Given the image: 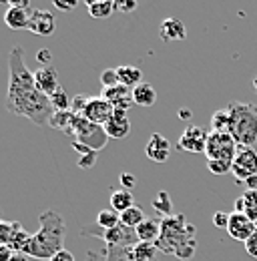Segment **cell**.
I'll return each mask as SVG.
<instances>
[{"label":"cell","mask_w":257,"mask_h":261,"mask_svg":"<svg viewBox=\"0 0 257 261\" xmlns=\"http://www.w3.org/2000/svg\"><path fill=\"white\" fill-rule=\"evenodd\" d=\"M6 109L32 121L38 127L50 123L53 107L50 98L36 89L34 72L24 63V48L20 44L12 46L8 55V89H6Z\"/></svg>","instance_id":"6da1fadb"},{"label":"cell","mask_w":257,"mask_h":261,"mask_svg":"<svg viewBox=\"0 0 257 261\" xmlns=\"http://www.w3.org/2000/svg\"><path fill=\"white\" fill-rule=\"evenodd\" d=\"M40 227L31 237V243L27 247V255L32 259H50L55 253L64 249V237H66V225L61 213L55 209H44L38 217Z\"/></svg>","instance_id":"7a4b0ae2"},{"label":"cell","mask_w":257,"mask_h":261,"mask_svg":"<svg viewBox=\"0 0 257 261\" xmlns=\"http://www.w3.org/2000/svg\"><path fill=\"white\" fill-rule=\"evenodd\" d=\"M231 127L229 135L239 147H253L257 143V105L253 102H231Z\"/></svg>","instance_id":"3957f363"},{"label":"cell","mask_w":257,"mask_h":261,"mask_svg":"<svg viewBox=\"0 0 257 261\" xmlns=\"http://www.w3.org/2000/svg\"><path fill=\"white\" fill-rule=\"evenodd\" d=\"M81 235L85 237H100L105 241L107 247H135L139 243V237L135 233V229L125 227L123 223L115 229H102L96 223L85 225L81 229Z\"/></svg>","instance_id":"277c9868"},{"label":"cell","mask_w":257,"mask_h":261,"mask_svg":"<svg viewBox=\"0 0 257 261\" xmlns=\"http://www.w3.org/2000/svg\"><path fill=\"white\" fill-rule=\"evenodd\" d=\"M72 137H74L76 143H81V145L93 149L96 153H98L100 149H105L107 143H109V135H107L105 127H102V125H96V123H91L89 119H85V117H81V115H79L76 121H74Z\"/></svg>","instance_id":"5b68a950"},{"label":"cell","mask_w":257,"mask_h":261,"mask_svg":"<svg viewBox=\"0 0 257 261\" xmlns=\"http://www.w3.org/2000/svg\"><path fill=\"white\" fill-rule=\"evenodd\" d=\"M237 149H239V145L235 143V139L229 133L211 130L209 139H207L205 155H207V161H229V163H233V159L237 155Z\"/></svg>","instance_id":"8992f818"},{"label":"cell","mask_w":257,"mask_h":261,"mask_svg":"<svg viewBox=\"0 0 257 261\" xmlns=\"http://www.w3.org/2000/svg\"><path fill=\"white\" fill-rule=\"evenodd\" d=\"M231 173L237 181H247L249 177L257 175V151L253 147H239L237 155L231 165Z\"/></svg>","instance_id":"52a82bcc"},{"label":"cell","mask_w":257,"mask_h":261,"mask_svg":"<svg viewBox=\"0 0 257 261\" xmlns=\"http://www.w3.org/2000/svg\"><path fill=\"white\" fill-rule=\"evenodd\" d=\"M207 139H209V133L203 129V127H187L183 130V135L179 137V149L181 151H187V153H205V147H207Z\"/></svg>","instance_id":"ba28073f"},{"label":"cell","mask_w":257,"mask_h":261,"mask_svg":"<svg viewBox=\"0 0 257 261\" xmlns=\"http://www.w3.org/2000/svg\"><path fill=\"white\" fill-rule=\"evenodd\" d=\"M235 241H247L253 233H255V223L245 215V213H231L229 215V225H227V229H225Z\"/></svg>","instance_id":"9c48e42d"},{"label":"cell","mask_w":257,"mask_h":261,"mask_svg":"<svg viewBox=\"0 0 257 261\" xmlns=\"http://www.w3.org/2000/svg\"><path fill=\"white\" fill-rule=\"evenodd\" d=\"M113 113H115V107L109 100H105L102 97H91L85 113H83V117L89 119L91 123H96V125L105 127L107 121L113 117Z\"/></svg>","instance_id":"30bf717a"},{"label":"cell","mask_w":257,"mask_h":261,"mask_svg":"<svg viewBox=\"0 0 257 261\" xmlns=\"http://www.w3.org/2000/svg\"><path fill=\"white\" fill-rule=\"evenodd\" d=\"M34 83H36V89L42 95L50 97V95H55L61 89V85H59V70L53 65L40 66V68L34 70Z\"/></svg>","instance_id":"8fae6325"},{"label":"cell","mask_w":257,"mask_h":261,"mask_svg":"<svg viewBox=\"0 0 257 261\" xmlns=\"http://www.w3.org/2000/svg\"><path fill=\"white\" fill-rule=\"evenodd\" d=\"M57 31V20L55 14L50 10H42V8H34L31 16V24H29V33H34L38 36H50Z\"/></svg>","instance_id":"7c38bea8"},{"label":"cell","mask_w":257,"mask_h":261,"mask_svg":"<svg viewBox=\"0 0 257 261\" xmlns=\"http://www.w3.org/2000/svg\"><path fill=\"white\" fill-rule=\"evenodd\" d=\"M145 155L153 161V163H165L171 157V143L167 137H163L161 133H153L149 137V143L145 147Z\"/></svg>","instance_id":"4fadbf2b"},{"label":"cell","mask_w":257,"mask_h":261,"mask_svg":"<svg viewBox=\"0 0 257 261\" xmlns=\"http://www.w3.org/2000/svg\"><path fill=\"white\" fill-rule=\"evenodd\" d=\"M32 6H8L4 12V24L12 31H29Z\"/></svg>","instance_id":"5bb4252c"},{"label":"cell","mask_w":257,"mask_h":261,"mask_svg":"<svg viewBox=\"0 0 257 261\" xmlns=\"http://www.w3.org/2000/svg\"><path fill=\"white\" fill-rule=\"evenodd\" d=\"M98 97L109 100L115 107V111H125V113H128V109L133 105V91L127 89V87H123V85H117V87H111V89H102Z\"/></svg>","instance_id":"9a60e30c"},{"label":"cell","mask_w":257,"mask_h":261,"mask_svg":"<svg viewBox=\"0 0 257 261\" xmlns=\"http://www.w3.org/2000/svg\"><path fill=\"white\" fill-rule=\"evenodd\" d=\"M105 130L109 135V139H125L131 133V121L125 111H115L113 117L107 121Z\"/></svg>","instance_id":"2e32d148"},{"label":"cell","mask_w":257,"mask_h":261,"mask_svg":"<svg viewBox=\"0 0 257 261\" xmlns=\"http://www.w3.org/2000/svg\"><path fill=\"white\" fill-rule=\"evenodd\" d=\"M159 36L165 42H175V40H185L187 38V29L185 24L175 18V16H167L159 27Z\"/></svg>","instance_id":"e0dca14e"},{"label":"cell","mask_w":257,"mask_h":261,"mask_svg":"<svg viewBox=\"0 0 257 261\" xmlns=\"http://www.w3.org/2000/svg\"><path fill=\"white\" fill-rule=\"evenodd\" d=\"M135 233H137L141 243H157L161 237V221L153 219V217H147L139 227L135 229Z\"/></svg>","instance_id":"ac0fdd59"},{"label":"cell","mask_w":257,"mask_h":261,"mask_svg":"<svg viewBox=\"0 0 257 261\" xmlns=\"http://www.w3.org/2000/svg\"><path fill=\"white\" fill-rule=\"evenodd\" d=\"M117 74H119V85L127 87V89H135L137 85H141L143 81V72L139 66H133V65H121L117 66Z\"/></svg>","instance_id":"d6986e66"},{"label":"cell","mask_w":257,"mask_h":261,"mask_svg":"<svg viewBox=\"0 0 257 261\" xmlns=\"http://www.w3.org/2000/svg\"><path fill=\"white\" fill-rule=\"evenodd\" d=\"M133 102L139 107H153L157 102V91L149 83H141L133 89Z\"/></svg>","instance_id":"ffe728a7"},{"label":"cell","mask_w":257,"mask_h":261,"mask_svg":"<svg viewBox=\"0 0 257 261\" xmlns=\"http://www.w3.org/2000/svg\"><path fill=\"white\" fill-rule=\"evenodd\" d=\"M76 117H79V115H74L72 111H57V113H53V117H50V123H48V125H50L53 129L64 130L66 135H72Z\"/></svg>","instance_id":"44dd1931"},{"label":"cell","mask_w":257,"mask_h":261,"mask_svg":"<svg viewBox=\"0 0 257 261\" xmlns=\"http://www.w3.org/2000/svg\"><path fill=\"white\" fill-rule=\"evenodd\" d=\"M133 205H137V203L133 199V193L127 189H119V191L111 193V209H115L117 213H125Z\"/></svg>","instance_id":"7402d4cb"},{"label":"cell","mask_w":257,"mask_h":261,"mask_svg":"<svg viewBox=\"0 0 257 261\" xmlns=\"http://www.w3.org/2000/svg\"><path fill=\"white\" fill-rule=\"evenodd\" d=\"M145 219H147V217H145V211H143L139 205H133L125 213H121V223L128 229H137Z\"/></svg>","instance_id":"603a6c76"},{"label":"cell","mask_w":257,"mask_h":261,"mask_svg":"<svg viewBox=\"0 0 257 261\" xmlns=\"http://www.w3.org/2000/svg\"><path fill=\"white\" fill-rule=\"evenodd\" d=\"M87 8H89V14L93 16V18H109L111 16V12L115 10V6H113V2H109V0H87Z\"/></svg>","instance_id":"cb8c5ba5"},{"label":"cell","mask_w":257,"mask_h":261,"mask_svg":"<svg viewBox=\"0 0 257 261\" xmlns=\"http://www.w3.org/2000/svg\"><path fill=\"white\" fill-rule=\"evenodd\" d=\"M31 237H32L31 233L24 231V227L20 225V227H16V231H14V235H12L10 243H8V247H10L14 253H24L27 247H29V243H31Z\"/></svg>","instance_id":"d4e9b609"},{"label":"cell","mask_w":257,"mask_h":261,"mask_svg":"<svg viewBox=\"0 0 257 261\" xmlns=\"http://www.w3.org/2000/svg\"><path fill=\"white\" fill-rule=\"evenodd\" d=\"M96 225L102 229H115L121 225V213H117L115 209H102L96 215Z\"/></svg>","instance_id":"484cf974"},{"label":"cell","mask_w":257,"mask_h":261,"mask_svg":"<svg viewBox=\"0 0 257 261\" xmlns=\"http://www.w3.org/2000/svg\"><path fill=\"white\" fill-rule=\"evenodd\" d=\"M159 247L157 243H137L133 247V255H135V261H155V255H157Z\"/></svg>","instance_id":"4316f807"},{"label":"cell","mask_w":257,"mask_h":261,"mask_svg":"<svg viewBox=\"0 0 257 261\" xmlns=\"http://www.w3.org/2000/svg\"><path fill=\"white\" fill-rule=\"evenodd\" d=\"M151 205H153V209L161 213L163 217H171L173 215V201H171V195L167 193V191H159L155 199L151 201Z\"/></svg>","instance_id":"83f0119b"},{"label":"cell","mask_w":257,"mask_h":261,"mask_svg":"<svg viewBox=\"0 0 257 261\" xmlns=\"http://www.w3.org/2000/svg\"><path fill=\"white\" fill-rule=\"evenodd\" d=\"M211 127H213V130H219V133H229V127H231L229 109H219L211 115Z\"/></svg>","instance_id":"f1b7e54d"},{"label":"cell","mask_w":257,"mask_h":261,"mask_svg":"<svg viewBox=\"0 0 257 261\" xmlns=\"http://www.w3.org/2000/svg\"><path fill=\"white\" fill-rule=\"evenodd\" d=\"M102 261H135L133 247H107Z\"/></svg>","instance_id":"f546056e"},{"label":"cell","mask_w":257,"mask_h":261,"mask_svg":"<svg viewBox=\"0 0 257 261\" xmlns=\"http://www.w3.org/2000/svg\"><path fill=\"white\" fill-rule=\"evenodd\" d=\"M50 107H53V111L57 113V111H70V102H72V98L66 95V91H64L63 87L55 93V95H50Z\"/></svg>","instance_id":"4dcf8cb0"},{"label":"cell","mask_w":257,"mask_h":261,"mask_svg":"<svg viewBox=\"0 0 257 261\" xmlns=\"http://www.w3.org/2000/svg\"><path fill=\"white\" fill-rule=\"evenodd\" d=\"M16 227H20L18 221H4V219H0V245H8L10 243Z\"/></svg>","instance_id":"1f68e13d"},{"label":"cell","mask_w":257,"mask_h":261,"mask_svg":"<svg viewBox=\"0 0 257 261\" xmlns=\"http://www.w3.org/2000/svg\"><path fill=\"white\" fill-rule=\"evenodd\" d=\"M100 85H102V89L117 87V85H119V74H117V68H105V70L100 72Z\"/></svg>","instance_id":"d6a6232c"},{"label":"cell","mask_w":257,"mask_h":261,"mask_svg":"<svg viewBox=\"0 0 257 261\" xmlns=\"http://www.w3.org/2000/svg\"><path fill=\"white\" fill-rule=\"evenodd\" d=\"M89 100H91V97H89V95H76V97H72L70 111H72L74 115H81V117H83V113H85V109H87Z\"/></svg>","instance_id":"836d02e7"},{"label":"cell","mask_w":257,"mask_h":261,"mask_svg":"<svg viewBox=\"0 0 257 261\" xmlns=\"http://www.w3.org/2000/svg\"><path fill=\"white\" fill-rule=\"evenodd\" d=\"M231 165L229 161H207V169L213 173V175H227L229 171H231Z\"/></svg>","instance_id":"e575fe53"},{"label":"cell","mask_w":257,"mask_h":261,"mask_svg":"<svg viewBox=\"0 0 257 261\" xmlns=\"http://www.w3.org/2000/svg\"><path fill=\"white\" fill-rule=\"evenodd\" d=\"M79 169H93L96 165V153L95 151H91V153H87V155H79Z\"/></svg>","instance_id":"d590c367"},{"label":"cell","mask_w":257,"mask_h":261,"mask_svg":"<svg viewBox=\"0 0 257 261\" xmlns=\"http://www.w3.org/2000/svg\"><path fill=\"white\" fill-rule=\"evenodd\" d=\"M195 247H197V243H195V241H189V243L181 245V247L175 251V255H177L179 259H191L193 253H195Z\"/></svg>","instance_id":"8d00e7d4"},{"label":"cell","mask_w":257,"mask_h":261,"mask_svg":"<svg viewBox=\"0 0 257 261\" xmlns=\"http://www.w3.org/2000/svg\"><path fill=\"white\" fill-rule=\"evenodd\" d=\"M119 181H121L123 189H127V191H133L135 185H137V177H135L133 173H121V175H119Z\"/></svg>","instance_id":"74e56055"},{"label":"cell","mask_w":257,"mask_h":261,"mask_svg":"<svg viewBox=\"0 0 257 261\" xmlns=\"http://www.w3.org/2000/svg\"><path fill=\"white\" fill-rule=\"evenodd\" d=\"M113 6H115V12H123V14H127V12H133V10L137 8V2H135V0H127V2L117 0V2H113Z\"/></svg>","instance_id":"f35d334b"},{"label":"cell","mask_w":257,"mask_h":261,"mask_svg":"<svg viewBox=\"0 0 257 261\" xmlns=\"http://www.w3.org/2000/svg\"><path fill=\"white\" fill-rule=\"evenodd\" d=\"M229 215L231 213H225V211L213 213V225L219 229H227V225H229Z\"/></svg>","instance_id":"ab89813d"},{"label":"cell","mask_w":257,"mask_h":261,"mask_svg":"<svg viewBox=\"0 0 257 261\" xmlns=\"http://www.w3.org/2000/svg\"><path fill=\"white\" fill-rule=\"evenodd\" d=\"M245 249H247V253H249L253 259H257V231L245 241Z\"/></svg>","instance_id":"60d3db41"},{"label":"cell","mask_w":257,"mask_h":261,"mask_svg":"<svg viewBox=\"0 0 257 261\" xmlns=\"http://www.w3.org/2000/svg\"><path fill=\"white\" fill-rule=\"evenodd\" d=\"M243 199H245V211L251 209V207H257V191H245L243 193Z\"/></svg>","instance_id":"b9f144b4"},{"label":"cell","mask_w":257,"mask_h":261,"mask_svg":"<svg viewBox=\"0 0 257 261\" xmlns=\"http://www.w3.org/2000/svg\"><path fill=\"white\" fill-rule=\"evenodd\" d=\"M48 261H76V259H74V255L68 249H61L59 253H55Z\"/></svg>","instance_id":"7bdbcfd3"},{"label":"cell","mask_w":257,"mask_h":261,"mask_svg":"<svg viewBox=\"0 0 257 261\" xmlns=\"http://www.w3.org/2000/svg\"><path fill=\"white\" fill-rule=\"evenodd\" d=\"M53 6H55L57 10H61V12H70V10L76 8V2H61V0H55Z\"/></svg>","instance_id":"ee69618b"},{"label":"cell","mask_w":257,"mask_h":261,"mask_svg":"<svg viewBox=\"0 0 257 261\" xmlns=\"http://www.w3.org/2000/svg\"><path fill=\"white\" fill-rule=\"evenodd\" d=\"M36 61H38L40 65L48 66V63L53 61V55L48 53V48H42V50H38V55H36Z\"/></svg>","instance_id":"f6af8a7d"},{"label":"cell","mask_w":257,"mask_h":261,"mask_svg":"<svg viewBox=\"0 0 257 261\" xmlns=\"http://www.w3.org/2000/svg\"><path fill=\"white\" fill-rule=\"evenodd\" d=\"M12 253H14V251H12L8 245H0V261H10Z\"/></svg>","instance_id":"bcb514c9"},{"label":"cell","mask_w":257,"mask_h":261,"mask_svg":"<svg viewBox=\"0 0 257 261\" xmlns=\"http://www.w3.org/2000/svg\"><path fill=\"white\" fill-rule=\"evenodd\" d=\"M72 149H74L79 155H87V153H91V151H93V149H89V147H85V145H81V143H76V141H72Z\"/></svg>","instance_id":"7dc6e473"},{"label":"cell","mask_w":257,"mask_h":261,"mask_svg":"<svg viewBox=\"0 0 257 261\" xmlns=\"http://www.w3.org/2000/svg\"><path fill=\"white\" fill-rule=\"evenodd\" d=\"M235 213H245V199H243V195L235 199Z\"/></svg>","instance_id":"c3c4849f"},{"label":"cell","mask_w":257,"mask_h":261,"mask_svg":"<svg viewBox=\"0 0 257 261\" xmlns=\"http://www.w3.org/2000/svg\"><path fill=\"white\" fill-rule=\"evenodd\" d=\"M193 117V113L187 109V107H183V109H179V119H183V121H189Z\"/></svg>","instance_id":"681fc988"},{"label":"cell","mask_w":257,"mask_h":261,"mask_svg":"<svg viewBox=\"0 0 257 261\" xmlns=\"http://www.w3.org/2000/svg\"><path fill=\"white\" fill-rule=\"evenodd\" d=\"M245 185H247V189H249V191H257V175L249 177V179L245 181Z\"/></svg>","instance_id":"f907efd6"},{"label":"cell","mask_w":257,"mask_h":261,"mask_svg":"<svg viewBox=\"0 0 257 261\" xmlns=\"http://www.w3.org/2000/svg\"><path fill=\"white\" fill-rule=\"evenodd\" d=\"M10 261H29V255L27 253H12Z\"/></svg>","instance_id":"816d5d0a"},{"label":"cell","mask_w":257,"mask_h":261,"mask_svg":"<svg viewBox=\"0 0 257 261\" xmlns=\"http://www.w3.org/2000/svg\"><path fill=\"white\" fill-rule=\"evenodd\" d=\"M245 215H247V217H249V219H251V221L255 223V219H257V207H251V209H247V211H245Z\"/></svg>","instance_id":"f5cc1de1"},{"label":"cell","mask_w":257,"mask_h":261,"mask_svg":"<svg viewBox=\"0 0 257 261\" xmlns=\"http://www.w3.org/2000/svg\"><path fill=\"white\" fill-rule=\"evenodd\" d=\"M87 261H96V257H95V251H87Z\"/></svg>","instance_id":"db71d44e"},{"label":"cell","mask_w":257,"mask_h":261,"mask_svg":"<svg viewBox=\"0 0 257 261\" xmlns=\"http://www.w3.org/2000/svg\"><path fill=\"white\" fill-rule=\"evenodd\" d=\"M253 89L257 91V76H255V81H253Z\"/></svg>","instance_id":"11a10c76"},{"label":"cell","mask_w":257,"mask_h":261,"mask_svg":"<svg viewBox=\"0 0 257 261\" xmlns=\"http://www.w3.org/2000/svg\"><path fill=\"white\" fill-rule=\"evenodd\" d=\"M255 229H257V219H255Z\"/></svg>","instance_id":"9f6ffc18"}]
</instances>
